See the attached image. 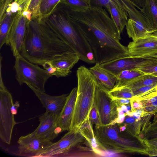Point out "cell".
<instances>
[{"label":"cell","mask_w":157,"mask_h":157,"mask_svg":"<svg viewBox=\"0 0 157 157\" xmlns=\"http://www.w3.org/2000/svg\"><path fill=\"white\" fill-rule=\"evenodd\" d=\"M127 108L128 111H129L131 109V107L130 106H127Z\"/></svg>","instance_id":"cell-46"},{"label":"cell","mask_w":157,"mask_h":157,"mask_svg":"<svg viewBox=\"0 0 157 157\" xmlns=\"http://www.w3.org/2000/svg\"><path fill=\"white\" fill-rule=\"evenodd\" d=\"M79 60L75 52H67L45 62L42 66L52 76L65 77L71 72V69Z\"/></svg>","instance_id":"cell-12"},{"label":"cell","mask_w":157,"mask_h":157,"mask_svg":"<svg viewBox=\"0 0 157 157\" xmlns=\"http://www.w3.org/2000/svg\"><path fill=\"white\" fill-rule=\"evenodd\" d=\"M17 142L18 155L28 157H37L41 152L53 143L50 140L37 136L34 131L20 137Z\"/></svg>","instance_id":"cell-14"},{"label":"cell","mask_w":157,"mask_h":157,"mask_svg":"<svg viewBox=\"0 0 157 157\" xmlns=\"http://www.w3.org/2000/svg\"><path fill=\"white\" fill-rule=\"evenodd\" d=\"M86 140L78 129L69 130L58 141L54 143L41 152L37 157L65 156L70 155Z\"/></svg>","instance_id":"cell-10"},{"label":"cell","mask_w":157,"mask_h":157,"mask_svg":"<svg viewBox=\"0 0 157 157\" xmlns=\"http://www.w3.org/2000/svg\"><path fill=\"white\" fill-rule=\"evenodd\" d=\"M125 122L127 123H132L135 120L133 117H130L125 119Z\"/></svg>","instance_id":"cell-41"},{"label":"cell","mask_w":157,"mask_h":157,"mask_svg":"<svg viewBox=\"0 0 157 157\" xmlns=\"http://www.w3.org/2000/svg\"><path fill=\"white\" fill-rule=\"evenodd\" d=\"M133 116L135 119L137 120L140 119V117L135 112L133 113Z\"/></svg>","instance_id":"cell-45"},{"label":"cell","mask_w":157,"mask_h":157,"mask_svg":"<svg viewBox=\"0 0 157 157\" xmlns=\"http://www.w3.org/2000/svg\"><path fill=\"white\" fill-rule=\"evenodd\" d=\"M6 0H0V4L3 3Z\"/></svg>","instance_id":"cell-47"},{"label":"cell","mask_w":157,"mask_h":157,"mask_svg":"<svg viewBox=\"0 0 157 157\" xmlns=\"http://www.w3.org/2000/svg\"><path fill=\"white\" fill-rule=\"evenodd\" d=\"M77 94L70 130L78 129L89 117L94 102L97 81L83 66L77 69Z\"/></svg>","instance_id":"cell-4"},{"label":"cell","mask_w":157,"mask_h":157,"mask_svg":"<svg viewBox=\"0 0 157 157\" xmlns=\"http://www.w3.org/2000/svg\"><path fill=\"white\" fill-rule=\"evenodd\" d=\"M97 83L94 102L98 112L101 125L114 124L118 117V107L109 90Z\"/></svg>","instance_id":"cell-9"},{"label":"cell","mask_w":157,"mask_h":157,"mask_svg":"<svg viewBox=\"0 0 157 157\" xmlns=\"http://www.w3.org/2000/svg\"><path fill=\"white\" fill-rule=\"evenodd\" d=\"M140 11L150 22L154 32H157V0H147Z\"/></svg>","instance_id":"cell-23"},{"label":"cell","mask_w":157,"mask_h":157,"mask_svg":"<svg viewBox=\"0 0 157 157\" xmlns=\"http://www.w3.org/2000/svg\"><path fill=\"white\" fill-rule=\"evenodd\" d=\"M60 0H42L40 8V17L38 21L48 17L59 3Z\"/></svg>","instance_id":"cell-26"},{"label":"cell","mask_w":157,"mask_h":157,"mask_svg":"<svg viewBox=\"0 0 157 157\" xmlns=\"http://www.w3.org/2000/svg\"><path fill=\"white\" fill-rule=\"evenodd\" d=\"M118 128L116 124L95 127L94 132L98 147L105 151L116 153L129 151L131 143L121 136Z\"/></svg>","instance_id":"cell-6"},{"label":"cell","mask_w":157,"mask_h":157,"mask_svg":"<svg viewBox=\"0 0 157 157\" xmlns=\"http://www.w3.org/2000/svg\"><path fill=\"white\" fill-rule=\"evenodd\" d=\"M77 87L73 89L67 98L65 104L57 117V125L62 132L69 131L71 123L77 96Z\"/></svg>","instance_id":"cell-18"},{"label":"cell","mask_w":157,"mask_h":157,"mask_svg":"<svg viewBox=\"0 0 157 157\" xmlns=\"http://www.w3.org/2000/svg\"><path fill=\"white\" fill-rule=\"evenodd\" d=\"M119 0L129 17L126 26L130 38L134 40L154 33L149 21L131 0Z\"/></svg>","instance_id":"cell-7"},{"label":"cell","mask_w":157,"mask_h":157,"mask_svg":"<svg viewBox=\"0 0 157 157\" xmlns=\"http://www.w3.org/2000/svg\"><path fill=\"white\" fill-rule=\"evenodd\" d=\"M15 13L8 9L0 19V48L7 43L12 20Z\"/></svg>","instance_id":"cell-22"},{"label":"cell","mask_w":157,"mask_h":157,"mask_svg":"<svg viewBox=\"0 0 157 157\" xmlns=\"http://www.w3.org/2000/svg\"><path fill=\"white\" fill-rule=\"evenodd\" d=\"M13 0H6L3 3L0 4V19L4 14L9 4L13 2Z\"/></svg>","instance_id":"cell-34"},{"label":"cell","mask_w":157,"mask_h":157,"mask_svg":"<svg viewBox=\"0 0 157 157\" xmlns=\"http://www.w3.org/2000/svg\"><path fill=\"white\" fill-rule=\"evenodd\" d=\"M89 70L98 84L109 90L114 87L117 79L116 76L101 67L99 63H96L95 65Z\"/></svg>","instance_id":"cell-20"},{"label":"cell","mask_w":157,"mask_h":157,"mask_svg":"<svg viewBox=\"0 0 157 157\" xmlns=\"http://www.w3.org/2000/svg\"><path fill=\"white\" fill-rule=\"evenodd\" d=\"M58 117L50 112H46L39 117L40 124L34 131L38 137L52 141L62 132L57 125Z\"/></svg>","instance_id":"cell-16"},{"label":"cell","mask_w":157,"mask_h":157,"mask_svg":"<svg viewBox=\"0 0 157 157\" xmlns=\"http://www.w3.org/2000/svg\"><path fill=\"white\" fill-rule=\"evenodd\" d=\"M117 109L118 112V115L115 123L116 124H121L124 121L125 115L121 107H118Z\"/></svg>","instance_id":"cell-35"},{"label":"cell","mask_w":157,"mask_h":157,"mask_svg":"<svg viewBox=\"0 0 157 157\" xmlns=\"http://www.w3.org/2000/svg\"><path fill=\"white\" fill-rule=\"evenodd\" d=\"M90 2L94 6L104 7L106 9L107 7L109 2L111 0H90ZM92 5V4H91Z\"/></svg>","instance_id":"cell-33"},{"label":"cell","mask_w":157,"mask_h":157,"mask_svg":"<svg viewBox=\"0 0 157 157\" xmlns=\"http://www.w3.org/2000/svg\"><path fill=\"white\" fill-rule=\"evenodd\" d=\"M80 132L88 141L95 152L100 155V151L98 150V147L95 138L92 124L88 117L78 128Z\"/></svg>","instance_id":"cell-25"},{"label":"cell","mask_w":157,"mask_h":157,"mask_svg":"<svg viewBox=\"0 0 157 157\" xmlns=\"http://www.w3.org/2000/svg\"><path fill=\"white\" fill-rule=\"evenodd\" d=\"M12 97L5 86H0V138L10 144L13 130L16 124L11 111Z\"/></svg>","instance_id":"cell-8"},{"label":"cell","mask_w":157,"mask_h":157,"mask_svg":"<svg viewBox=\"0 0 157 157\" xmlns=\"http://www.w3.org/2000/svg\"><path fill=\"white\" fill-rule=\"evenodd\" d=\"M146 75L137 69L122 71L116 76L117 79L114 87L129 86L141 79Z\"/></svg>","instance_id":"cell-21"},{"label":"cell","mask_w":157,"mask_h":157,"mask_svg":"<svg viewBox=\"0 0 157 157\" xmlns=\"http://www.w3.org/2000/svg\"><path fill=\"white\" fill-rule=\"evenodd\" d=\"M156 83H157V77L146 74L141 79L126 86L129 87L133 91L141 87L151 86Z\"/></svg>","instance_id":"cell-27"},{"label":"cell","mask_w":157,"mask_h":157,"mask_svg":"<svg viewBox=\"0 0 157 157\" xmlns=\"http://www.w3.org/2000/svg\"><path fill=\"white\" fill-rule=\"evenodd\" d=\"M129 56L144 57L157 53V32L129 42L127 46Z\"/></svg>","instance_id":"cell-15"},{"label":"cell","mask_w":157,"mask_h":157,"mask_svg":"<svg viewBox=\"0 0 157 157\" xmlns=\"http://www.w3.org/2000/svg\"><path fill=\"white\" fill-rule=\"evenodd\" d=\"M41 0H32L28 9L32 13V19L39 20L40 17V8Z\"/></svg>","instance_id":"cell-29"},{"label":"cell","mask_w":157,"mask_h":157,"mask_svg":"<svg viewBox=\"0 0 157 157\" xmlns=\"http://www.w3.org/2000/svg\"><path fill=\"white\" fill-rule=\"evenodd\" d=\"M43 20L58 37L89 64L96 63L91 48L77 23L72 21L68 10L58 4L52 13Z\"/></svg>","instance_id":"cell-3"},{"label":"cell","mask_w":157,"mask_h":157,"mask_svg":"<svg viewBox=\"0 0 157 157\" xmlns=\"http://www.w3.org/2000/svg\"><path fill=\"white\" fill-rule=\"evenodd\" d=\"M157 64V61L147 57L129 55L117 58L100 64L101 67L117 76L122 71Z\"/></svg>","instance_id":"cell-11"},{"label":"cell","mask_w":157,"mask_h":157,"mask_svg":"<svg viewBox=\"0 0 157 157\" xmlns=\"http://www.w3.org/2000/svg\"><path fill=\"white\" fill-rule=\"evenodd\" d=\"M28 87L33 92L35 95L46 109V111L52 112L58 117L65 104L68 94H63L58 96H52L45 92L41 91L30 85Z\"/></svg>","instance_id":"cell-17"},{"label":"cell","mask_w":157,"mask_h":157,"mask_svg":"<svg viewBox=\"0 0 157 157\" xmlns=\"http://www.w3.org/2000/svg\"><path fill=\"white\" fill-rule=\"evenodd\" d=\"M151 101L152 104L155 106H157V97H155L152 98Z\"/></svg>","instance_id":"cell-43"},{"label":"cell","mask_w":157,"mask_h":157,"mask_svg":"<svg viewBox=\"0 0 157 157\" xmlns=\"http://www.w3.org/2000/svg\"><path fill=\"white\" fill-rule=\"evenodd\" d=\"M106 9L119 33L121 34L127 23L128 13L119 0H111Z\"/></svg>","instance_id":"cell-19"},{"label":"cell","mask_w":157,"mask_h":157,"mask_svg":"<svg viewBox=\"0 0 157 157\" xmlns=\"http://www.w3.org/2000/svg\"><path fill=\"white\" fill-rule=\"evenodd\" d=\"M22 15L29 21L32 20V13L31 12L28 10L22 12Z\"/></svg>","instance_id":"cell-38"},{"label":"cell","mask_w":157,"mask_h":157,"mask_svg":"<svg viewBox=\"0 0 157 157\" xmlns=\"http://www.w3.org/2000/svg\"><path fill=\"white\" fill-rule=\"evenodd\" d=\"M109 93L113 98L127 99L132 98L133 94L132 90L128 86L114 87L109 90Z\"/></svg>","instance_id":"cell-28"},{"label":"cell","mask_w":157,"mask_h":157,"mask_svg":"<svg viewBox=\"0 0 157 157\" xmlns=\"http://www.w3.org/2000/svg\"><path fill=\"white\" fill-rule=\"evenodd\" d=\"M89 117L91 123L94 124L95 127H98L101 125L98 110L94 102L90 113Z\"/></svg>","instance_id":"cell-30"},{"label":"cell","mask_w":157,"mask_h":157,"mask_svg":"<svg viewBox=\"0 0 157 157\" xmlns=\"http://www.w3.org/2000/svg\"><path fill=\"white\" fill-rule=\"evenodd\" d=\"M14 68L16 78L20 85L29 84L45 92V83L52 77L47 70L29 62L21 54L15 57Z\"/></svg>","instance_id":"cell-5"},{"label":"cell","mask_w":157,"mask_h":157,"mask_svg":"<svg viewBox=\"0 0 157 157\" xmlns=\"http://www.w3.org/2000/svg\"><path fill=\"white\" fill-rule=\"evenodd\" d=\"M132 106L134 108H140L142 107V105L141 103L139 102H135L133 104Z\"/></svg>","instance_id":"cell-40"},{"label":"cell","mask_w":157,"mask_h":157,"mask_svg":"<svg viewBox=\"0 0 157 157\" xmlns=\"http://www.w3.org/2000/svg\"><path fill=\"white\" fill-rule=\"evenodd\" d=\"M112 98L116 102L118 107H121L122 105L129 104L130 103V101L128 99L113 97Z\"/></svg>","instance_id":"cell-36"},{"label":"cell","mask_w":157,"mask_h":157,"mask_svg":"<svg viewBox=\"0 0 157 157\" xmlns=\"http://www.w3.org/2000/svg\"><path fill=\"white\" fill-rule=\"evenodd\" d=\"M121 108L124 113H126L128 111L127 109V106L124 105H122Z\"/></svg>","instance_id":"cell-44"},{"label":"cell","mask_w":157,"mask_h":157,"mask_svg":"<svg viewBox=\"0 0 157 157\" xmlns=\"http://www.w3.org/2000/svg\"><path fill=\"white\" fill-rule=\"evenodd\" d=\"M32 0H13L21 8L22 12L28 10Z\"/></svg>","instance_id":"cell-32"},{"label":"cell","mask_w":157,"mask_h":157,"mask_svg":"<svg viewBox=\"0 0 157 157\" xmlns=\"http://www.w3.org/2000/svg\"><path fill=\"white\" fill-rule=\"evenodd\" d=\"M136 7L140 10L145 6L147 0H131Z\"/></svg>","instance_id":"cell-37"},{"label":"cell","mask_w":157,"mask_h":157,"mask_svg":"<svg viewBox=\"0 0 157 157\" xmlns=\"http://www.w3.org/2000/svg\"><path fill=\"white\" fill-rule=\"evenodd\" d=\"M144 57H147L155 60L157 61V53L151 54Z\"/></svg>","instance_id":"cell-42"},{"label":"cell","mask_w":157,"mask_h":157,"mask_svg":"<svg viewBox=\"0 0 157 157\" xmlns=\"http://www.w3.org/2000/svg\"><path fill=\"white\" fill-rule=\"evenodd\" d=\"M69 52H75L58 37L43 20H27L20 52L24 58L31 63L42 66L55 57Z\"/></svg>","instance_id":"cell-2"},{"label":"cell","mask_w":157,"mask_h":157,"mask_svg":"<svg viewBox=\"0 0 157 157\" xmlns=\"http://www.w3.org/2000/svg\"><path fill=\"white\" fill-rule=\"evenodd\" d=\"M71 20L78 24L100 64L128 56L127 47L120 42L121 34L103 7L92 6L82 13L70 12Z\"/></svg>","instance_id":"cell-1"},{"label":"cell","mask_w":157,"mask_h":157,"mask_svg":"<svg viewBox=\"0 0 157 157\" xmlns=\"http://www.w3.org/2000/svg\"><path fill=\"white\" fill-rule=\"evenodd\" d=\"M146 74L157 77V64L136 69Z\"/></svg>","instance_id":"cell-31"},{"label":"cell","mask_w":157,"mask_h":157,"mask_svg":"<svg viewBox=\"0 0 157 157\" xmlns=\"http://www.w3.org/2000/svg\"><path fill=\"white\" fill-rule=\"evenodd\" d=\"M27 23L26 18L20 11L15 13L12 20L6 45L10 46L14 56L20 55L25 36Z\"/></svg>","instance_id":"cell-13"},{"label":"cell","mask_w":157,"mask_h":157,"mask_svg":"<svg viewBox=\"0 0 157 157\" xmlns=\"http://www.w3.org/2000/svg\"><path fill=\"white\" fill-rule=\"evenodd\" d=\"M20 106V103L18 101H16L14 104H13L11 107V111L13 114L14 115L17 113L18 108Z\"/></svg>","instance_id":"cell-39"},{"label":"cell","mask_w":157,"mask_h":157,"mask_svg":"<svg viewBox=\"0 0 157 157\" xmlns=\"http://www.w3.org/2000/svg\"><path fill=\"white\" fill-rule=\"evenodd\" d=\"M59 4L69 11L75 13L86 12L92 6L90 0H60Z\"/></svg>","instance_id":"cell-24"}]
</instances>
